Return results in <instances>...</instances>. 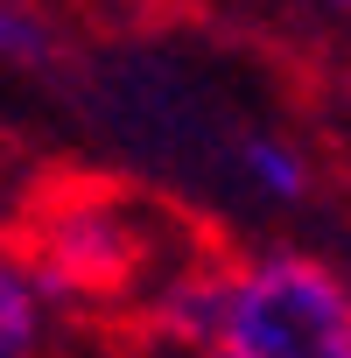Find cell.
<instances>
[{"mask_svg": "<svg viewBox=\"0 0 351 358\" xmlns=\"http://www.w3.org/2000/svg\"><path fill=\"white\" fill-rule=\"evenodd\" d=\"M197 358H351V267L288 239L218 260Z\"/></svg>", "mask_w": 351, "mask_h": 358, "instance_id": "cell-1", "label": "cell"}, {"mask_svg": "<svg viewBox=\"0 0 351 358\" xmlns=\"http://www.w3.org/2000/svg\"><path fill=\"white\" fill-rule=\"evenodd\" d=\"M22 246H29V260L43 267V281L57 288L64 309L148 288V274L162 267L155 211L134 190H113V183H64V190H50L29 211Z\"/></svg>", "mask_w": 351, "mask_h": 358, "instance_id": "cell-2", "label": "cell"}, {"mask_svg": "<svg viewBox=\"0 0 351 358\" xmlns=\"http://www.w3.org/2000/svg\"><path fill=\"white\" fill-rule=\"evenodd\" d=\"M218 176H225V190H232L246 211H260V218H288V211H302V204L316 197V155H309L288 127H274V120H239V127H225V141H218Z\"/></svg>", "mask_w": 351, "mask_h": 358, "instance_id": "cell-3", "label": "cell"}, {"mask_svg": "<svg viewBox=\"0 0 351 358\" xmlns=\"http://www.w3.org/2000/svg\"><path fill=\"white\" fill-rule=\"evenodd\" d=\"M57 323H64V302L29 260V246L0 239V358H50Z\"/></svg>", "mask_w": 351, "mask_h": 358, "instance_id": "cell-4", "label": "cell"}, {"mask_svg": "<svg viewBox=\"0 0 351 358\" xmlns=\"http://www.w3.org/2000/svg\"><path fill=\"white\" fill-rule=\"evenodd\" d=\"M57 64V22L36 0H0V71L8 78H36Z\"/></svg>", "mask_w": 351, "mask_h": 358, "instance_id": "cell-5", "label": "cell"}, {"mask_svg": "<svg viewBox=\"0 0 351 358\" xmlns=\"http://www.w3.org/2000/svg\"><path fill=\"white\" fill-rule=\"evenodd\" d=\"M274 8L316 36H351V0H274Z\"/></svg>", "mask_w": 351, "mask_h": 358, "instance_id": "cell-6", "label": "cell"}]
</instances>
